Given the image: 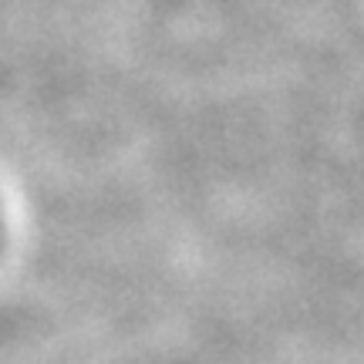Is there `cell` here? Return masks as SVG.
Wrapping results in <instances>:
<instances>
[{
    "mask_svg": "<svg viewBox=\"0 0 364 364\" xmlns=\"http://www.w3.org/2000/svg\"><path fill=\"white\" fill-rule=\"evenodd\" d=\"M0 243H4V213H0Z\"/></svg>",
    "mask_w": 364,
    "mask_h": 364,
    "instance_id": "6da1fadb",
    "label": "cell"
}]
</instances>
